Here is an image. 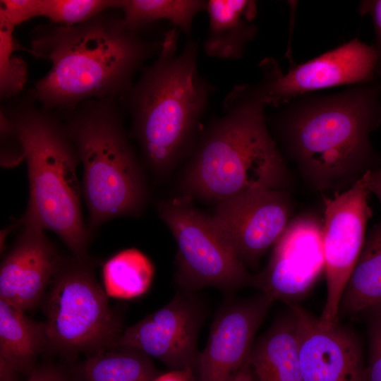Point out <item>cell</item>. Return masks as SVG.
<instances>
[{"label":"cell","instance_id":"obj_21","mask_svg":"<svg viewBox=\"0 0 381 381\" xmlns=\"http://www.w3.org/2000/svg\"><path fill=\"white\" fill-rule=\"evenodd\" d=\"M158 375L150 356L127 346L87 356L79 368L83 381H152Z\"/></svg>","mask_w":381,"mask_h":381},{"label":"cell","instance_id":"obj_31","mask_svg":"<svg viewBox=\"0 0 381 381\" xmlns=\"http://www.w3.org/2000/svg\"><path fill=\"white\" fill-rule=\"evenodd\" d=\"M369 188L381 204V166L370 171Z\"/></svg>","mask_w":381,"mask_h":381},{"label":"cell","instance_id":"obj_10","mask_svg":"<svg viewBox=\"0 0 381 381\" xmlns=\"http://www.w3.org/2000/svg\"><path fill=\"white\" fill-rule=\"evenodd\" d=\"M372 45L354 38L284 73L276 59L265 58L259 68L260 87L267 107H279L294 98L323 89L351 86L380 78Z\"/></svg>","mask_w":381,"mask_h":381},{"label":"cell","instance_id":"obj_30","mask_svg":"<svg viewBox=\"0 0 381 381\" xmlns=\"http://www.w3.org/2000/svg\"><path fill=\"white\" fill-rule=\"evenodd\" d=\"M194 373L188 370H171L158 375L152 381H194Z\"/></svg>","mask_w":381,"mask_h":381},{"label":"cell","instance_id":"obj_6","mask_svg":"<svg viewBox=\"0 0 381 381\" xmlns=\"http://www.w3.org/2000/svg\"><path fill=\"white\" fill-rule=\"evenodd\" d=\"M120 99H91L61 113L83 165L89 230L121 216H139L147 200L145 167L123 126Z\"/></svg>","mask_w":381,"mask_h":381},{"label":"cell","instance_id":"obj_26","mask_svg":"<svg viewBox=\"0 0 381 381\" xmlns=\"http://www.w3.org/2000/svg\"><path fill=\"white\" fill-rule=\"evenodd\" d=\"M40 0H1L0 23L16 28L40 16Z\"/></svg>","mask_w":381,"mask_h":381},{"label":"cell","instance_id":"obj_20","mask_svg":"<svg viewBox=\"0 0 381 381\" xmlns=\"http://www.w3.org/2000/svg\"><path fill=\"white\" fill-rule=\"evenodd\" d=\"M381 308V223L366 236L344 292L339 315H355Z\"/></svg>","mask_w":381,"mask_h":381},{"label":"cell","instance_id":"obj_18","mask_svg":"<svg viewBox=\"0 0 381 381\" xmlns=\"http://www.w3.org/2000/svg\"><path fill=\"white\" fill-rule=\"evenodd\" d=\"M209 26L203 50L210 57L238 60L257 35V4L251 0H208Z\"/></svg>","mask_w":381,"mask_h":381},{"label":"cell","instance_id":"obj_11","mask_svg":"<svg viewBox=\"0 0 381 381\" xmlns=\"http://www.w3.org/2000/svg\"><path fill=\"white\" fill-rule=\"evenodd\" d=\"M288 190L263 188L215 204L212 222L245 267L256 268L291 220Z\"/></svg>","mask_w":381,"mask_h":381},{"label":"cell","instance_id":"obj_3","mask_svg":"<svg viewBox=\"0 0 381 381\" xmlns=\"http://www.w3.org/2000/svg\"><path fill=\"white\" fill-rule=\"evenodd\" d=\"M267 108L258 83L233 87L185 161L180 195L216 204L258 189L288 190L289 170L268 126Z\"/></svg>","mask_w":381,"mask_h":381},{"label":"cell","instance_id":"obj_14","mask_svg":"<svg viewBox=\"0 0 381 381\" xmlns=\"http://www.w3.org/2000/svg\"><path fill=\"white\" fill-rule=\"evenodd\" d=\"M274 300L262 293L230 301L217 314L200 352L198 381H229L250 357L255 335Z\"/></svg>","mask_w":381,"mask_h":381},{"label":"cell","instance_id":"obj_1","mask_svg":"<svg viewBox=\"0 0 381 381\" xmlns=\"http://www.w3.org/2000/svg\"><path fill=\"white\" fill-rule=\"evenodd\" d=\"M274 109L268 126L315 190L344 191L381 166L370 140L381 124V78L305 94Z\"/></svg>","mask_w":381,"mask_h":381},{"label":"cell","instance_id":"obj_8","mask_svg":"<svg viewBox=\"0 0 381 381\" xmlns=\"http://www.w3.org/2000/svg\"><path fill=\"white\" fill-rule=\"evenodd\" d=\"M157 211L176 241L174 277L183 291L212 286L231 294L250 285L253 275L192 199L179 195L163 200Z\"/></svg>","mask_w":381,"mask_h":381},{"label":"cell","instance_id":"obj_9","mask_svg":"<svg viewBox=\"0 0 381 381\" xmlns=\"http://www.w3.org/2000/svg\"><path fill=\"white\" fill-rule=\"evenodd\" d=\"M370 171L349 188L324 197L322 242L327 296L320 321L326 327L338 323L341 298L366 238L372 216Z\"/></svg>","mask_w":381,"mask_h":381},{"label":"cell","instance_id":"obj_12","mask_svg":"<svg viewBox=\"0 0 381 381\" xmlns=\"http://www.w3.org/2000/svg\"><path fill=\"white\" fill-rule=\"evenodd\" d=\"M205 317V306L193 292L177 293L163 307L123 330L116 346L133 347L171 370L197 373L198 339Z\"/></svg>","mask_w":381,"mask_h":381},{"label":"cell","instance_id":"obj_17","mask_svg":"<svg viewBox=\"0 0 381 381\" xmlns=\"http://www.w3.org/2000/svg\"><path fill=\"white\" fill-rule=\"evenodd\" d=\"M49 348L44 322H36L0 298V381H16L18 373L28 376L37 356Z\"/></svg>","mask_w":381,"mask_h":381},{"label":"cell","instance_id":"obj_28","mask_svg":"<svg viewBox=\"0 0 381 381\" xmlns=\"http://www.w3.org/2000/svg\"><path fill=\"white\" fill-rule=\"evenodd\" d=\"M358 12L362 16H368L373 22L375 40L372 46L377 56V75L381 78V0L361 1L358 6Z\"/></svg>","mask_w":381,"mask_h":381},{"label":"cell","instance_id":"obj_23","mask_svg":"<svg viewBox=\"0 0 381 381\" xmlns=\"http://www.w3.org/2000/svg\"><path fill=\"white\" fill-rule=\"evenodd\" d=\"M155 274L150 258L136 248L123 250L104 265V289L109 297L133 299L145 294Z\"/></svg>","mask_w":381,"mask_h":381},{"label":"cell","instance_id":"obj_25","mask_svg":"<svg viewBox=\"0 0 381 381\" xmlns=\"http://www.w3.org/2000/svg\"><path fill=\"white\" fill-rule=\"evenodd\" d=\"M119 6L120 0H40L39 13L52 23L72 25Z\"/></svg>","mask_w":381,"mask_h":381},{"label":"cell","instance_id":"obj_5","mask_svg":"<svg viewBox=\"0 0 381 381\" xmlns=\"http://www.w3.org/2000/svg\"><path fill=\"white\" fill-rule=\"evenodd\" d=\"M25 159L29 200L20 223L54 232L74 254L85 257L91 234L83 222L75 146L61 116L42 107L31 90L6 101Z\"/></svg>","mask_w":381,"mask_h":381},{"label":"cell","instance_id":"obj_16","mask_svg":"<svg viewBox=\"0 0 381 381\" xmlns=\"http://www.w3.org/2000/svg\"><path fill=\"white\" fill-rule=\"evenodd\" d=\"M0 267V298L25 312L40 304L64 260L44 231L23 226Z\"/></svg>","mask_w":381,"mask_h":381},{"label":"cell","instance_id":"obj_24","mask_svg":"<svg viewBox=\"0 0 381 381\" xmlns=\"http://www.w3.org/2000/svg\"><path fill=\"white\" fill-rule=\"evenodd\" d=\"M15 28L0 23V98L7 101L24 91L28 66L25 60L14 55L20 48L14 37Z\"/></svg>","mask_w":381,"mask_h":381},{"label":"cell","instance_id":"obj_27","mask_svg":"<svg viewBox=\"0 0 381 381\" xmlns=\"http://www.w3.org/2000/svg\"><path fill=\"white\" fill-rule=\"evenodd\" d=\"M370 335L369 358L365 367V381H381V308L375 310Z\"/></svg>","mask_w":381,"mask_h":381},{"label":"cell","instance_id":"obj_33","mask_svg":"<svg viewBox=\"0 0 381 381\" xmlns=\"http://www.w3.org/2000/svg\"><path fill=\"white\" fill-rule=\"evenodd\" d=\"M253 381H257L256 379L254 377V376H253Z\"/></svg>","mask_w":381,"mask_h":381},{"label":"cell","instance_id":"obj_29","mask_svg":"<svg viewBox=\"0 0 381 381\" xmlns=\"http://www.w3.org/2000/svg\"><path fill=\"white\" fill-rule=\"evenodd\" d=\"M25 381H83L65 369L55 365L35 368Z\"/></svg>","mask_w":381,"mask_h":381},{"label":"cell","instance_id":"obj_22","mask_svg":"<svg viewBox=\"0 0 381 381\" xmlns=\"http://www.w3.org/2000/svg\"><path fill=\"white\" fill-rule=\"evenodd\" d=\"M207 5L205 0H120L119 10L133 31L142 33L147 26L165 20L188 40L192 38L195 18L206 11Z\"/></svg>","mask_w":381,"mask_h":381},{"label":"cell","instance_id":"obj_2","mask_svg":"<svg viewBox=\"0 0 381 381\" xmlns=\"http://www.w3.org/2000/svg\"><path fill=\"white\" fill-rule=\"evenodd\" d=\"M162 40H150L127 25L119 9L72 25L50 22L30 32L29 52L51 68L32 94L44 109L63 113L91 99L122 98Z\"/></svg>","mask_w":381,"mask_h":381},{"label":"cell","instance_id":"obj_4","mask_svg":"<svg viewBox=\"0 0 381 381\" xmlns=\"http://www.w3.org/2000/svg\"><path fill=\"white\" fill-rule=\"evenodd\" d=\"M180 34L174 27L164 32L156 59L120 99L141 162L157 179L170 174L192 152L216 90L199 71V42L188 39L179 52Z\"/></svg>","mask_w":381,"mask_h":381},{"label":"cell","instance_id":"obj_13","mask_svg":"<svg viewBox=\"0 0 381 381\" xmlns=\"http://www.w3.org/2000/svg\"><path fill=\"white\" fill-rule=\"evenodd\" d=\"M322 234V220L315 214L292 218L250 285L288 305L304 297L325 272Z\"/></svg>","mask_w":381,"mask_h":381},{"label":"cell","instance_id":"obj_7","mask_svg":"<svg viewBox=\"0 0 381 381\" xmlns=\"http://www.w3.org/2000/svg\"><path fill=\"white\" fill-rule=\"evenodd\" d=\"M108 297L86 257L64 260L44 301L49 348L71 358L116 346L123 331L122 320Z\"/></svg>","mask_w":381,"mask_h":381},{"label":"cell","instance_id":"obj_15","mask_svg":"<svg viewBox=\"0 0 381 381\" xmlns=\"http://www.w3.org/2000/svg\"><path fill=\"white\" fill-rule=\"evenodd\" d=\"M297 324L298 356L303 381H365L361 346L353 333L289 304Z\"/></svg>","mask_w":381,"mask_h":381},{"label":"cell","instance_id":"obj_19","mask_svg":"<svg viewBox=\"0 0 381 381\" xmlns=\"http://www.w3.org/2000/svg\"><path fill=\"white\" fill-rule=\"evenodd\" d=\"M250 363L257 381H303L296 320L290 308L253 344Z\"/></svg>","mask_w":381,"mask_h":381},{"label":"cell","instance_id":"obj_32","mask_svg":"<svg viewBox=\"0 0 381 381\" xmlns=\"http://www.w3.org/2000/svg\"><path fill=\"white\" fill-rule=\"evenodd\" d=\"M253 375L250 363V357L241 368L229 381H253Z\"/></svg>","mask_w":381,"mask_h":381}]
</instances>
